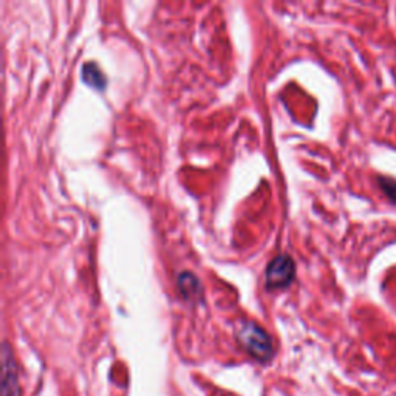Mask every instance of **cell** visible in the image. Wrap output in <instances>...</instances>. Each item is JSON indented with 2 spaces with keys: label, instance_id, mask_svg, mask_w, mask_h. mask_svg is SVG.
I'll list each match as a JSON object with an SVG mask.
<instances>
[{
  "label": "cell",
  "instance_id": "obj_1",
  "mask_svg": "<svg viewBox=\"0 0 396 396\" xmlns=\"http://www.w3.org/2000/svg\"><path fill=\"white\" fill-rule=\"evenodd\" d=\"M236 338L243 350L259 362H270L274 356V345L265 328L252 320H241L236 328Z\"/></svg>",
  "mask_w": 396,
  "mask_h": 396
},
{
  "label": "cell",
  "instance_id": "obj_2",
  "mask_svg": "<svg viewBox=\"0 0 396 396\" xmlns=\"http://www.w3.org/2000/svg\"><path fill=\"white\" fill-rule=\"evenodd\" d=\"M294 276H296V265L288 254H279L274 257L265 271L266 285L273 290L288 286L294 280Z\"/></svg>",
  "mask_w": 396,
  "mask_h": 396
},
{
  "label": "cell",
  "instance_id": "obj_6",
  "mask_svg": "<svg viewBox=\"0 0 396 396\" xmlns=\"http://www.w3.org/2000/svg\"><path fill=\"white\" fill-rule=\"evenodd\" d=\"M378 184L379 189L382 191V193L388 198L390 203L396 205V181L393 178L388 177H378Z\"/></svg>",
  "mask_w": 396,
  "mask_h": 396
},
{
  "label": "cell",
  "instance_id": "obj_5",
  "mask_svg": "<svg viewBox=\"0 0 396 396\" xmlns=\"http://www.w3.org/2000/svg\"><path fill=\"white\" fill-rule=\"evenodd\" d=\"M83 78L87 84L93 87V89L103 90L107 84L104 73L101 71V69L95 62H89L83 67Z\"/></svg>",
  "mask_w": 396,
  "mask_h": 396
},
{
  "label": "cell",
  "instance_id": "obj_3",
  "mask_svg": "<svg viewBox=\"0 0 396 396\" xmlns=\"http://www.w3.org/2000/svg\"><path fill=\"white\" fill-rule=\"evenodd\" d=\"M2 396H22L17 362L8 342L2 347Z\"/></svg>",
  "mask_w": 396,
  "mask_h": 396
},
{
  "label": "cell",
  "instance_id": "obj_4",
  "mask_svg": "<svg viewBox=\"0 0 396 396\" xmlns=\"http://www.w3.org/2000/svg\"><path fill=\"white\" fill-rule=\"evenodd\" d=\"M178 288L184 299H196L200 294V282L192 273H183L178 277Z\"/></svg>",
  "mask_w": 396,
  "mask_h": 396
}]
</instances>
